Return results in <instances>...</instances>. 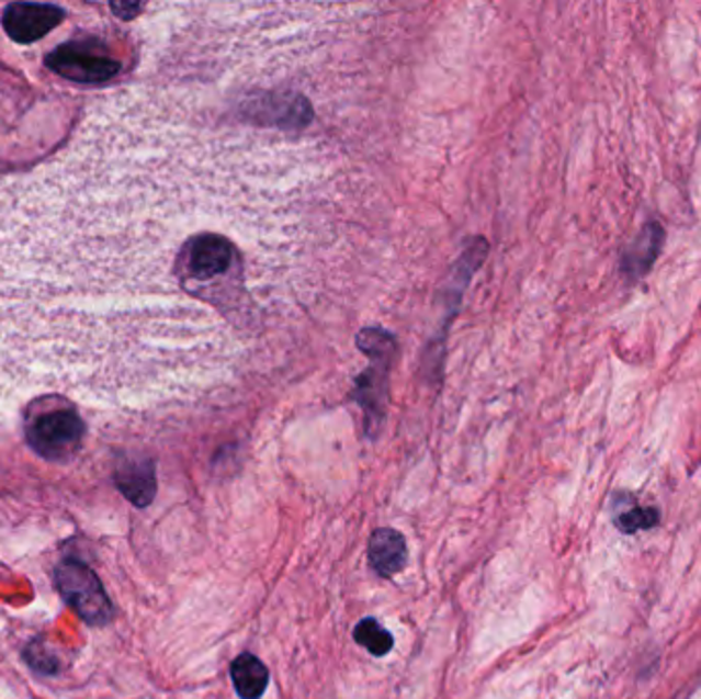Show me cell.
Wrapping results in <instances>:
<instances>
[{
	"label": "cell",
	"instance_id": "30bf717a",
	"mask_svg": "<svg viewBox=\"0 0 701 699\" xmlns=\"http://www.w3.org/2000/svg\"><path fill=\"white\" fill-rule=\"evenodd\" d=\"M234 689L240 699H261L269 685V670L255 654H240L234 658L233 667Z\"/></svg>",
	"mask_w": 701,
	"mask_h": 699
},
{
	"label": "cell",
	"instance_id": "8fae6325",
	"mask_svg": "<svg viewBox=\"0 0 701 699\" xmlns=\"http://www.w3.org/2000/svg\"><path fill=\"white\" fill-rule=\"evenodd\" d=\"M355 642L374 656H386L394 646V638L374 618H365L355 625Z\"/></svg>",
	"mask_w": 701,
	"mask_h": 699
},
{
	"label": "cell",
	"instance_id": "52a82bcc",
	"mask_svg": "<svg viewBox=\"0 0 701 699\" xmlns=\"http://www.w3.org/2000/svg\"><path fill=\"white\" fill-rule=\"evenodd\" d=\"M368 559L377 575L386 578L398 575L408 560L405 535L392 528L375 529L368 545Z\"/></svg>",
	"mask_w": 701,
	"mask_h": 699
},
{
	"label": "cell",
	"instance_id": "3957f363",
	"mask_svg": "<svg viewBox=\"0 0 701 699\" xmlns=\"http://www.w3.org/2000/svg\"><path fill=\"white\" fill-rule=\"evenodd\" d=\"M56 587L64 601L75 609L78 618L94 628H103L113 620L108 590L93 568L78 559H64L56 566Z\"/></svg>",
	"mask_w": 701,
	"mask_h": 699
},
{
	"label": "cell",
	"instance_id": "9c48e42d",
	"mask_svg": "<svg viewBox=\"0 0 701 699\" xmlns=\"http://www.w3.org/2000/svg\"><path fill=\"white\" fill-rule=\"evenodd\" d=\"M665 245V230L658 222L644 226L638 238L627 247L622 257V271L627 280H640L651 271Z\"/></svg>",
	"mask_w": 701,
	"mask_h": 699
},
{
	"label": "cell",
	"instance_id": "4fadbf2b",
	"mask_svg": "<svg viewBox=\"0 0 701 699\" xmlns=\"http://www.w3.org/2000/svg\"><path fill=\"white\" fill-rule=\"evenodd\" d=\"M144 9V4L140 2H113L111 4V11L122 19H132L136 13H140Z\"/></svg>",
	"mask_w": 701,
	"mask_h": 699
},
{
	"label": "cell",
	"instance_id": "277c9868",
	"mask_svg": "<svg viewBox=\"0 0 701 699\" xmlns=\"http://www.w3.org/2000/svg\"><path fill=\"white\" fill-rule=\"evenodd\" d=\"M46 64L56 75L82 84L108 82L120 72V63L113 60L99 42L77 40L64 44L47 54Z\"/></svg>",
	"mask_w": 701,
	"mask_h": 699
},
{
	"label": "cell",
	"instance_id": "7a4b0ae2",
	"mask_svg": "<svg viewBox=\"0 0 701 699\" xmlns=\"http://www.w3.org/2000/svg\"><path fill=\"white\" fill-rule=\"evenodd\" d=\"M358 347L372 359L368 372L359 377L355 401L365 410V429L375 437L386 417V401H388V382L392 363L398 353L396 339L380 328H365L358 337Z\"/></svg>",
	"mask_w": 701,
	"mask_h": 699
},
{
	"label": "cell",
	"instance_id": "5b68a950",
	"mask_svg": "<svg viewBox=\"0 0 701 699\" xmlns=\"http://www.w3.org/2000/svg\"><path fill=\"white\" fill-rule=\"evenodd\" d=\"M84 425L75 410H52L30 422L27 441L33 451L49 462L72 458L82 443Z\"/></svg>",
	"mask_w": 701,
	"mask_h": 699
},
{
	"label": "cell",
	"instance_id": "7c38bea8",
	"mask_svg": "<svg viewBox=\"0 0 701 699\" xmlns=\"http://www.w3.org/2000/svg\"><path fill=\"white\" fill-rule=\"evenodd\" d=\"M25 661L33 670H37L42 675H56L63 668V663L56 656V651L47 644L44 638L33 640L32 644L25 649Z\"/></svg>",
	"mask_w": 701,
	"mask_h": 699
},
{
	"label": "cell",
	"instance_id": "6da1fadb",
	"mask_svg": "<svg viewBox=\"0 0 701 699\" xmlns=\"http://www.w3.org/2000/svg\"><path fill=\"white\" fill-rule=\"evenodd\" d=\"M236 247L219 234H200L188 240L177 257V275L191 294L218 290L224 281H236Z\"/></svg>",
	"mask_w": 701,
	"mask_h": 699
},
{
	"label": "cell",
	"instance_id": "8992f818",
	"mask_svg": "<svg viewBox=\"0 0 701 699\" xmlns=\"http://www.w3.org/2000/svg\"><path fill=\"white\" fill-rule=\"evenodd\" d=\"M64 9L56 4L15 2L2 13V27L16 44H33L56 30L64 21Z\"/></svg>",
	"mask_w": 701,
	"mask_h": 699
},
{
	"label": "cell",
	"instance_id": "ba28073f",
	"mask_svg": "<svg viewBox=\"0 0 701 699\" xmlns=\"http://www.w3.org/2000/svg\"><path fill=\"white\" fill-rule=\"evenodd\" d=\"M120 493L138 509L148 507L156 497V470L150 460H125L115 470Z\"/></svg>",
	"mask_w": 701,
	"mask_h": 699
}]
</instances>
